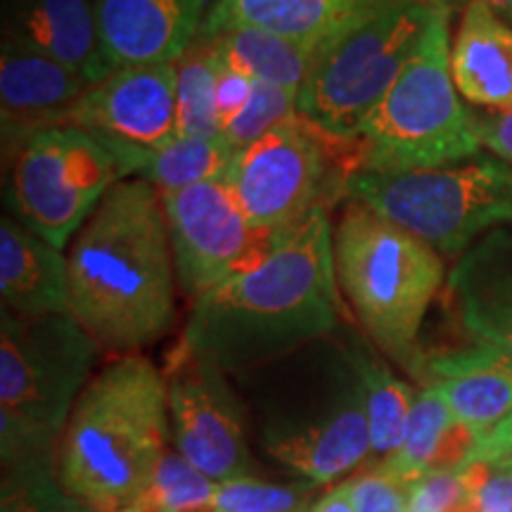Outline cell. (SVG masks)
<instances>
[{
    "mask_svg": "<svg viewBox=\"0 0 512 512\" xmlns=\"http://www.w3.org/2000/svg\"><path fill=\"white\" fill-rule=\"evenodd\" d=\"M430 3L437 5L439 10L448 12V15H453V12H463L467 5L472 3H484L486 8H491L496 15H501L505 22H512V0H430Z\"/></svg>",
    "mask_w": 512,
    "mask_h": 512,
    "instance_id": "cell-39",
    "label": "cell"
},
{
    "mask_svg": "<svg viewBox=\"0 0 512 512\" xmlns=\"http://www.w3.org/2000/svg\"><path fill=\"white\" fill-rule=\"evenodd\" d=\"M209 0H95L102 50L112 69L181 60Z\"/></svg>",
    "mask_w": 512,
    "mask_h": 512,
    "instance_id": "cell-17",
    "label": "cell"
},
{
    "mask_svg": "<svg viewBox=\"0 0 512 512\" xmlns=\"http://www.w3.org/2000/svg\"><path fill=\"white\" fill-rule=\"evenodd\" d=\"M162 370L171 446L216 484L256 475L247 408L233 377L181 339Z\"/></svg>",
    "mask_w": 512,
    "mask_h": 512,
    "instance_id": "cell-12",
    "label": "cell"
},
{
    "mask_svg": "<svg viewBox=\"0 0 512 512\" xmlns=\"http://www.w3.org/2000/svg\"><path fill=\"white\" fill-rule=\"evenodd\" d=\"M3 38L53 57L91 83L112 72L95 0H3Z\"/></svg>",
    "mask_w": 512,
    "mask_h": 512,
    "instance_id": "cell-19",
    "label": "cell"
},
{
    "mask_svg": "<svg viewBox=\"0 0 512 512\" xmlns=\"http://www.w3.org/2000/svg\"><path fill=\"white\" fill-rule=\"evenodd\" d=\"M294 117H299V95L285 91V88L271 86V83L256 81L247 105L242 107L238 117L223 128L221 138L238 155L240 150L264 138L268 131Z\"/></svg>",
    "mask_w": 512,
    "mask_h": 512,
    "instance_id": "cell-31",
    "label": "cell"
},
{
    "mask_svg": "<svg viewBox=\"0 0 512 512\" xmlns=\"http://www.w3.org/2000/svg\"><path fill=\"white\" fill-rule=\"evenodd\" d=\"M349 494L356 512H396L406 508L408 489L387 472L373 470L349 477Z\"/></svg>",
    "mask_w": 512,
    "mask_h": 512,
    "instance_id": "cell-33",
    "label": "cell"
},
{
    "mask_svg": "<svg viewBox=\"0 0 512 512\" xmlns=\"http://www.w3.org/2000/svg\"><path fill=\"white\" fill-rule=\"evenodd\" d=\"M102 349L76 320L0 311V463L55 456Z\"/></svg>",
    "mask_w": 512,
    "mask_h": 512,
    "instance_id": "cell-7",
    "label": "cell"
},
{
    "mask_svg": "<svg viewBox=\"0 0 512 512\" xmlns=\"http://www.w3.org/2000/svg\"><path fill=\"white\" fill-rule=\"evenodd\" d=\"M505 458H512V413L489 432L479 434L460 470L477 463H501Z\"/></svg>",
    "mask_w": 512,
    "mask_h": 512,
    "instance_id": "cell-37",
    "label": "cell"
},
{
    "mask_svg": "<svg viewBox=\"0 0 512 512\" xmlns=\"http://www.w3.org/2000/svg\"><path fill=\"white\" fill-rule=\"evenodd\" d=\"M216 53H219V50H216ZM254 83L256 81L249 79L247 74L238 72V69L221 60L219 86H216V117H219L221 133L230 121L238 117L242 107L247 105L249 95L254 91Z\"/></svg>",
    "mask_w": 512,
    "mask_h": 512,
    "instance_id": "cell-36",
    "label": "cell"
},
{
    "mask_svg": "<svg viewBox=\"0 0 512 512\" xmlns=\"http://www.w3.org/2000/svg\"><path fill=\"white\" fill-rule=\"evenodd\" d=\"M463 496V472H430L408 489L406 512H453Z\"/></svg>",
    "mask_w": 512,
    "mask_h": 512,
    "instance_id": "cell-34",
    "label": "cell"
},
{
    "mask_svg": "<svg viewBox=\"0 0 512 512\" xmlns=\"http://www.w3.org/2000/svg\"><path fill=\"white\" fill-rule=\"evenodd\" d=\"M214 489L216 482L169 446L152 482L124 512H214Z\"/></svg>",
    "mask_w": 512,
    "mask_h": 512,
    "instance_id": "cell-29",
    "label": "cell"
},
{
    "mask_svg": "<svg viewBox=\"0 0 512 512\" xmlns=\"http://www.w3.org/2000/svg\"><path fill=\"white\" fill-rule=\"evenodd\" d=\"M235 152L223 138L176 136L157 150L140 178L155 185L159 195L192 188V185L221 181L228 176Z\"/></svg>",
    "mask_w": 512,
    "mask_h": 512,
    "instance_id": "cell-27",
    "label": "cell"
},
{
    "mask_svg": "<svg viewBox=\"0 0 512 512\" xmlns=\"http://www.w3.org/2000/svg\"><path fill=\"white\" fill-rule=\"evenodd\" d=\"M202 38H209L219 50L221 60L247 74L249 79L271 83L294 95L302 93L318 60L316 50L304 43L261 29L233 27Z\"/></svg>",
    "mask_w": 512,
    "mask_h": 512,
    "instance_id": "cell-25",
    "label": "cell"
},
{
    "mask_svg": "<svg viewBox=\"0 0 512 512\" xmlns=\"http://www.w3.org/2000/svg\"><path fill=\"white\" fill-rule=\"evenodd\" d=\"M0 512H95L62 484L55 456L19 460L3 467Z\"/></svg>",
    "mask_w": 512,
    "mask_h": 512,
    "instance_id": "cell-28",
    "label": "cell"
},
{
    "mask_svg": "<svg viewBox=\"0 0 512 512\" xmlns=\"http://www.w3.org/2000/svg\"><path fill=\"white\" fill-rule=\"evenodd\" d=\"M233 382L254 448L294 479L335 486L370 460L363 389L337 332Z\"/></svg>",
    "mask_w": 512,
    "mask_h": 512,
    "instance_id": "cell-3",
    "label": "cell"
},
{
    "mask_svg": "<svg viewBox=\"0 0 512 512\" xmlns=\"http://www.w3.org/2000/svg\"><path fill=\"white\" fill-rule=\"evenodd\" d=\"M176 280L190 302L254 266L273 242L259 235L226 178L162 195Z\"/></svg>",
    "mask_w": 512,
    "mask_h": 512,
    "instance_id": "cell-14",
    "label": "cell"
},
{
    "mask_svg": "<svg viewBox=\"0 0 512 512\" xmlns=\"http://www.w3.org/2000/svg\"><path fill=\"white\" fill-rule=\"evenodd\" d=\"M460 472L477 512H512V467L508 463H477Z\"/></svg>",
    "mask_w": 512,
    "mask_h": 512,
    "instance_id": "cell-32",
    "label": "cell"
},
{
    "mask_svg": "<svg viewBox=\"0 0 512 512\" xmlns=\"http://www.w3.org/2000/svg\"><path fill=\"white\" fill-rule=\"evenodd\" d=\"M501 463H508L512 467V458H505V460H501Z\"/></svg>",
    "mask_w": 512,
    "mask_h": 512,
    "instance_id": "cell-40",
    "label": "cell"
},
{
    "mask_svg": "<svg viewBox=\"0 0 512 512\" xmlns=\"http://www.w3.org/2000/svg\"><path fill=\"white\" fill-rule=\"evenodd\" d=\"M53 126L91 133L119 159L128 178L140 176L150 157L178 136L176 62L112 69Z\"/></svg>",
    "mask_w": 512,
    "mask_h": 512,
    "instance_id": "cell-13",
    "label": "cell"
},
{
    "mask_svg": "<svg viewBox=\"0 0 512 512\" xmlns=\"http://www.w3.org/2000/svg\"><path fill=\"white\" fill-rule=\"evenodd\" d=\"M0 302L5 311L24 318L69 313L67 252L15 214L0 219Z\"/></svg>",
    "mask_w": 512,
    "mask_h": 512,
    "instance_id": "cell-21",
    "label": "cell"
},
{
    "mask_svg": "<svg viewBox=\"0 0 512 512\" xmlns=\"http://www.w3.org/2000/svg\"><path fill=\"white\" fill-rule=\"evenodd\" d=\"M344 145L299 114L240 150L226 181L256 233L275 240L318 207L342 202Z\"/></svg>",
    "mask_w": 512,
    "mask_h": 512,
    "instance_id": "cell-9",
    "label": "cell"
},
{
    "mask_svg": "<svg viewBox=\"0 0 512 512\" xmlns=\"http://www.w3.org/2000/svg\"><path fill=\"white\" fill-rule=\"evenodd\" d=\"M93 83L53 57L0 43V119L3 152L12 155L31 133L50 128Z\"/></svg>",
    "mask_w": 512,
    "mask_h": 512,
    "instance_id": "cell-18",
    "label": "cell"
},
{
    "mask_svg": "<svg viewBox=\"0 0 512 512\" xmlns=\"http://www.w3.org/2000/svg\"><path fill=\"white\" fill-rule=\"evenodd\" d=\"M406 3L413 0H209L197 36L261 29L304 43L320 57L370 19Z\"/></svg>",
    "mask_w": 512,
    "mask_h": 512,
    "instance_id": "cell-15",
    "label": "cell"
},
{
    "mask_svg": "<svg viewBox=\"0 0 512 512\" xmlns=\"http://www.w3.org/2000/svg\"><path fill=\"white\" fill-rule=\"evenodd\" d=\"M472 444H475V434L458 425L437 387L422 384L415 394L399 451L373 467L411 489L418 479L430 472L460 470Z\"/></svg>",
    "mask_w": 512,
    "mask_h": 512,
    "instance_id": "cell-23",
    "label": "cell"
},
{
    "mask_svg": "<svg viewBox=\"0 0 512 512\" xmlns=\"http://www.w3.org/2000/svg\"><path fill=\"white\" fill-rule=\"evenodd\" d=\"M342 323L330 207H318L254 266L190 302L181 342L238 377L335 335Z\"/></svg>",
    "mask_w": 512,
    "mask_h": 512,
    "instance_id": "cell-1",
    "label": "cell"
},
{
    "mask_svg": "<svg viewBox=\"0 0 512 512\" xmlns=\"http://www.w3.org/2000/svg\"><path fill=\"white\" fill-rule=\"evenodd\" d=\"M309 512H356L354 503H351V494H349V484H335L330 486L325 494H320Z\"/></svg>",
    "mask_w": 512,
    "mask_h": 512,
    "instance_id": "cell-38",
    "label": "cell"
},
{
    "mask_svg": "<svg viewBox=\"0 0 512 512\" xmlns=\"http://www.w3.org/2000/svg\"><path fill=\"white\" fill-rule=\"evenodd\" d=\"M451 15L434 5L411 62L344 147L347 178L403 174L482 155L470 107L451 76Z\"/></svg>",
    "mask_w": 512,
    "mask_h": 512,
    "instance_id": "cell-6",
    "label": "cell"
},
{
    "mask_svg": "<svg viewBox=\"0 0 512 512\" xmlns=\"http://www.w3.org/2000/svg\"><path fill=\"white\" fill-rule=\"evenodd\" d=\"M446 294L472 344L512 363V223L491 230L458 256Z\"/></svg>",
    "mask_w": 512,
    "mask_h": 512,
    "instance_id": "cell-16",
    "label": "cell"
},
{
    "mask_svg": "<svg viewBox=\"0 0 512 512\" xmlns=\"http://www.w3.org/2000/svg\"><path fill=\"white\" fill-rule=\"evenodd\" d=\"M5 162L12 214L62 252L112 185L128 178L98 138L74 126L31 133Z\"/></svg>",
    "mask_w": 512,
    "mask_h": 512,
    "instance_id": "cell-11",
    "label": "cell"
},
{
    "mask_svg": "<svg viewBox=\"0 0 512 512\" xmlns=\"http://www.w3.org/2000/svg\"><path fill=\"white\" fill-rule=\"evenodd\" d=\"M221 57L209 38L197 36L176 60V131L183 138H221L216 86Z\"/></svg>",
    "mask_w": 512,
    "mask_h": 512,
    "instance_id": "cell-26",
    "label": "cell"
},
{
    "mask_svg": "<svg viewBox=\"0 0 512 512\" xmlns=\"http://www.w3.org/2000/svg\"><path fill=\"white\" fill-rule=\"evenodd\" d=\"M69 316L114 356L140 354L176 323L178 280L162 195L114 183L67 247Z\"/></svg>",
    "mask_w": 512,
    "mask_h": 512,
    "instance_id": "cell-2",
    "label": "cell"
},
{
    "mask_svg": "<svg viewBox=\"0 0 512 512\" xmlns=\"http://www.w3.org/2000/svg\"><path fill=\"white\" fill-rule=\"evenodd\" d=\"M320 486L306 479L268 482L261 477H238L216 484L214 512H309Z\"/></svg>",
    "mask_w": 512,
    "mask_h": 512,
    "instance_id": "cell-30",
    "label": "cell"
},
{
    "mask_svg": "<svg viewBox=\"0 0 512 512\" xmlns=\"http://www.w3.org/2000/svg\"><path fill=\"white\" fill-rule=\"evenodd\" d=\"M432 15L430 0H413L325 50L299 93V114L332 138H354L411 62Z\"/></svg>",
    "mask_w": 512,
    "mask_h": 512,
    "instance_id": "cell-10",
    "label": "cell"
},
{
    "mask_svg": "<svg viewBox=\"0 0 512 512\" xmlns=\"http://www.w3.org/2000/svg\"><path fill=\"white\" fill-rule=\"evenodd\" d=\"M396 512H406V508H403V510H396Z\"/></svg>",
    "mask_w": 512,
    "mask_h": 512,
    "instance_id": "cell-41",
    "label": "cell"
},
{
    "mask_svg": "<svg viewBox=\"0 0 512 512\" xmlns=\"http://www.w3.org/2000/svg\"><path fill=\"white\" fill-rule=\"evenodd\" d=\"M171 446L166 377L143 354L117 356L76 401L57 446L62 484L95 512H124Z\"/></svg>",
    "mask_w": 512,
    "mask_h": 512,
    "instance_id": "cell-4",
    "label": "cell"
},
{
    "mask_svg": "<svg viewBox=\"0 0 512 512\" xmlns=\"http://www.w3.org/2000/svg\"><path fill=\"white\" fill-rule=\"evenodd\" d=\"M337 337L363 389L370 427V463L380 465L399 451L418 392H413L411 384L394 373L387 358L361 330L342 323Z\"/></svg>",
    "mask_w": 512,
    "mask_h": 512,
    "instance_id": "cell-24",
    "label": "cell"
},
{
    "mask_svg": "<svg viewBox=\"0 0 512 512\" xmlns=\"http://www.w3.org/2000/svg\"><path fill=\"white\" fill-rule=\"evenodd\" d=\"M472 128L479 143L503 162L512 164V110H479L470 107Z\"/></svg>",
    "mask_w": 512,
    "mask_h": 512,
    "instance_id": "cell-35",
    "label": "cell"
},
{
    "mask_svg": "<svg viewBox=\"0 0 512 512\" xmlns=\"http://www.w3.org/2000/svg\"><path fill=\"white\" fill-rule=\"evenodd\" d=\"M420 382L437 387L475 439L512 413V363L482 344L425 356Z\"/></svg>",
    "mask_w": 512,
    "mask_h": 512,
    "instance_id": "cell-20",
    "label": "cell"
},
{
    "mask_svg": "<svg viewBox=\"0 0 512 512\" xmlns=\"http://www.w3.org/2000/svg\"><path fill=\"white\" fill-rule=\"evenodd\" d=\"M451 76L479 110H512V27L484 3L467 5L451 41Z\"/></svg>",
    "mask_w": 512,
    "mask_h": 512,
    "instance_id": "cell-22",
    "label": "cell"
},
{
    "mask_svg": "<svg viewBox=\"0 0 512 512\" xmlns=\"http://www.w3.org/2000/svg\"><path fill=\"white\" fill-rule=\"evenodd\" d=\"M342 202L332 223V254L344 304L389 363L422 380L420 328L446 283L444 259L363 202Z\"/></svg>",
    "mask_w": 512,
    "mask_h": 512,
    "instance_id": "cell-5",
    "label": "cell"
},
{
    "mask_svg": "<svg viewBox=\"0 0 512 512\" xmlns=\"http://www.w3.org/2000/svg\"><path fill=\"white\" fill-rule=\"evenodd\" d=\"M354 197L441 256H460L491 230L512 223V164L477 155L403 174H354Z\"/></svg>",
    "mask_w": 512,
    "mask_h": 512,
    "instance_id": "cell-8",
    "label": "cell"
}]
</instances>
